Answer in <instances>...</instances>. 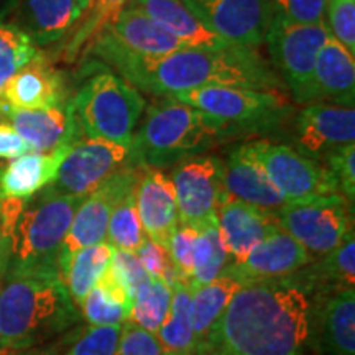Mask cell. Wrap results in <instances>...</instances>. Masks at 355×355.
Here are the masks:
<instances>
[{
    "label": "cell",
    "mask_w": 355,
    "mask_h": 355,
    "mask_svg": "<svg viewBox=\"0 0 355 355\" xmlns=\"http://www.w3.org/2000/svg\"><path fill=\"white\" fill-rule=\"evenodd\" d=\"M224 194L225 199L250 204L272 214L286 206L285 198L245 145L235 146L224 159Z\"/></svg>",
    "instance_id": "obj_22"
},
{
    "label": "cell",
    "mask_w": 355,
    "mask_h": 355,
    "mask_svg": "<svg viewBox=\"0 0 355 355\" xmlns=\"http://www.w3.org/2000/svg\"><path fill=\"white\" fill-rule=\"evenodd\" d=\"M329 33L319 50L314 64L313 104H331L354 107L355 60Z\"/></svg>",
    "instance_id": "obj_23"
},
{
    "label": "cell",
    "mask_w": 355,
    "mask_h": 355,
    "mask_svg": "<svg viewBox=\"0 0 355 355\" xmlns=\"http://www.w3.org/2000/svg\"><path fill=\"white\" fill-rule=\"evenodd\" d=\"M127 3L144 10L150 19L180 40L186 48H229L234 46L219 35L206 28L186 8L181 0H128Z\"/></svg>",
    "instance_id": "obj_28"
},
{
    "label": "cell",
    "mask_w": 355,
    "mask_h": 355,
    "mask_svg": "<svg viewBox=\"0 0 355 355\" xmlns=\"http://www.w3.org/2000/svg\"><path fill=\"white\" fill-rule=\"evenodd\" d=\"M0 99L10 110H38L64 104L69 97L63 74L38 53L8 79Z\"/></svg>",
    "instance_id": "obj_17"
},
{
    "label": "cell",
    "mask_w": 355,
    "mask_h": 355,
    "mask_svg": "<svg viewBox=\"0 0 355 355\" xmlns=\"http://www.w3.org/2000/svg\"><path fill=\"white\" fill-rule=\"evenodd\" d=\"M165 99L196 107L232 125L237 133H259L278 125L290 105L282 91L212 86L180 92Z\"/></svg>",
    "instance_id": "obj_7"
},
{
    "label": "cell",
    "mask_w": 355,
    "mask_h": 355,
    "mask_svg": "<svg viewBox=\"0 0 355 355\" xmlns=\"http://www.w3.org/2000/svg\"><path fill=\"white\" fill-rule=\"evenodd\" d=\"M314 260L306 248L285 230L277 229L259 243L237 266H229L243 286L257 282L282 279L304 268Z\"/></svg>",
    "instance_id": "obj_19"
},
{
    "label": "cell",
    "mask_w": 355,
    "mask_h": 355,
    "mask_svg": "<svg viewBox=\"0 0 355 355\" xmlns=\"http://www.w3.org/2000/svg\"><path fill=\"white\" fill-rule=\"evenodd\" d=\"M327 0H266L273 15L296 24H319L326 20Z\"/></svg>",
    "instance_id": "obj_43"
},
{
    "label": "cell",
    "mask_w": 355,
    "mask_h": 355,
    "mask_svg": "<svg viewBox=\"0 0 355 355\" xmlns=\"http://www.w3.org/2000/svg\"><path fill=\"white\" fill-rule=\"evenodd\" d=\"M112 254L114 247L109 242H101L78 250L63 266L60 272L61 278L78 308L105 273Z\"/></svg>",
    "instance_id": "obj_32"
},
{
    "label": "cell",
    "mask_w": 355,
    "mask_h": 355,
    "mask_svg": "<svg viewBox=\"0 0 355 355\" xmlns=\"http://www.w3.org/2000/svg\"><path fill=\"white\" fill-rule=\"evenodd\" d=\"M107 270L132 301L135 293L139 291V288L150 278L139 261V257H137L135 252L114 248L112 260H110Z\"/></svg>",
    "instance_id": "obj_41"
},
{
    "label": "cell",
    "mask_w": 355,
    "mask_h": 355,
    "mask_svg": "<svg viewBox=\"0 0 355 355\" xmlns=\"http://www.w3.org/2000/svg\"><path fill=\"white\" fill-rule=\"evenodd\" d=\"M114 355H165L157 336L127 321L122 324L117 349Z\"/></svg>",
    "instance_id": "obj_45"
},
{
    "label": "cell",
    "mask_w": 355,
    "mask_h": 355,
    "mask_svg": "<svg viewBox=\"0 0 355 355\" xmlns=\"http://www.w3.org/2000/svg\"><path fill=\"white\" fill-rule=\"evenodd\" d=\"M71 146L46 153L26 152L0 165V199H30L51 184Z\"/></svg>",
    "instance_id": "obj_24"
},
{
    "label": "cell",
    "mask_w": 355,
    "mask_h": 355,
    "mask_svg": "<svg viewBox=\"0 0 355 355\" xmlns=\"http://www.w3.org/2000/svg\"><path fill=\"white\" fill-rule=\"evenodd\" d=\"M326 15L329 33L355 55V0H327Z\"/></svg>",
    "instance_id": "obj_40"
},
{
    "label": "cell",
    "mask_w": 355,
    "mask_h": 355,
    "mask_svg": "<svg viewBox=\"0 0 355 355\" xmlns=\"http://www.w3.org/2000/svg\"><path fill=\"white\" fill-rule=\"evenodd\" d=\"M38 53V46L28 35L0 15V94L8 79Z\"/></svg>",
    "instance_id": "obj_36"
},
{
    "label": "cell",
    "mask_w": 355,
    "mask_h": 355,
    "mask_svg": "<svg viewBox=\"0 0 355 355\" xmlns=\"http://www.w3.org/2000/svg\"><path fill=\"white\" fill-rule=\"evenodd\" d=\"M191 293L188 283L176 282L173 285L170 313L155 334L165 355H194L196 339L191 316Z\"/></svg>",
    "instance_id": "obj_31"
},
{
    "label": "cell",
    "mask_w": 355,
    "mask_h": 355,
    "mask_svg": "<svg viewBox=\"0 0 355 355\" xmlns=\"http://www.w3.org/2000/svg\"><path fill=\"white\" fill-rule=\"evenodd\" d=\"M26 152H32L10 123H0V158L13 159Z\"/></svg>",
    "instance_id": "obj_46"
},
{
    "label": "cell",
    "mask_w": 355,
    "mask_h": 355,
    "mask_svg": "<svg viewBox=\"0 0 355 355\" xmlns=\"http://www.w3.org/2000/svg\"><path fill=\"white\" fill-rule=\"evenodd\" d=\"M180 225L199 229L216 216L225 199L224 159L214 155H199L173 166Z\"/></svg>",
    "instance_id": "obj_12"
},
{
    "label": "cell",
    "mask_w": 355,
    "mask_h": 355,
    "mask_svg": "<svg viewBox=\"0 0 355 355\" xmlns=\"http://www.w3.org/2000/svg\"><path fill=\"white\" fill-rule=\"evenodd\" d=\"M8 112H10V109H8V105L3 102L2 99H0V123H3L7 121L8 117Z\"/></svg>",
    "instance_id": "obj_48"
},
{
    "label": "cell",
    "mask_w": 355,
    "mask_h": 355,
    "mask_svg": "<svg viewBox=\"0 0 355 355\" xmlns=\"http://www.w3.org/2000/svg\"><path fill=\"white\" fill-rule=\"evenodd\" d=\"M198 234L196 227L178 225L168 242V255H170L173 270L178 279L188 285L194 272V250H196Z\"/></svg>",
    "instance_id": "obj_39"
},
{
    "label": "cell",
    "mask_w": 355,
    "mask_h": 355,
    "mask_svg": "<svg viewBox=\"0 0 355 355\" xmlns=\"http://www.w3.org/2000/svg\"><path fill=\"white\" fill-rule=\"evenodd\" d=\"M311 298L291 277L234 295L194 355H308Z\"/></svg>",
    "instance_id": "obj_2"
},
{
    "label": "cell",
    "mask_w": 355,
    "mask_h": 355,
    "mask_svg": "<svg viewBox=\"0 0 355 355\" xmlns=\"http://www.w3.org/2000/svg\"><path fill=\"white\" fill-rule=\"evenodd\" d=\"M196 250H194V272L189 282L191 290L214 282L230 266L229 254L217 224V217H211L198 229Z\"/></svg>",
    "instance_id": "obj_33"
},
{
    "label": "cell",
    "mask_w": 355,
    "mask_h": 355,
    "mask_svg": "<svg viewBox=\"0 0 355 355\" xmlns=\"http://www.w3.org/2000/svg\"><path fill=\"white\" fill-rule=\"evenodd\" d=\"M243 286L232 270L227 268L220 277L207 285L191 290V316L196 345L209 334L214 324L219 321L234 295Z\"/></svg>",
    "instance_id": "obj_29"
},
{
    "label": "cell",
    "mask_w": 355,
    "mask_h": 355,
    "mask_svg": "<svg viewBox=\"0 0 355 355\" xmlns=\"http://www.w3.org/2000/svg\"><path fill=\"white\" fill-rule=\"evenodd\" d=\"M79 309L89 326H122L130 319L132 300L105 270L97 285L79 304Z\"/></svg>",
    "instance_id": "obj_30"
},
{
    "label": "cell",
    "mask_w": 355,
    "mask_h": 355,
    "mask_svg": "<svg viewBox=\"0 0 355 355\" xmlns=\"http://www.w3.org/2000/svg\"><path fill=\"white\" fill-rule=\"evenodd\" d=\"M239 135L230 123L181 102L165 99L152 105L130 145L137 168L165 170Z\"/></svg>",
    "instance_id": "obj_5"
},
{
    "label": "cell",
    "mask_w": 355,
    "mask_h": 355,
    "mask_svg": "<svg viewBox=\"0 0 355 355\" xmlns=\"http://www.w3.org/2000/svg\"><path fill=\"white\" fill-rule=\"evenodd\" d=\"M121 332L122 326H89L73 332V343L61 355H114Z\"/></svg>",
    "instance_id": "obj_38"
},
{
    "label": "cell",
    "mask_w": 355,
    "mask_h": 355,
    "mask_svg": "<svg viewBox=\"0 0 355 355\" xmlns=\"http://www.w3.org/2000/svg\"><path fill=\"white\" fill-rule=\"evenodd\" d=\"M308 352L355 355V290L311 298Z\"/></svg>",
    "instance_id": "obj_16"
},
{
    "label": "cell",
    "mask_w": 355,
    "mask_h": 355,
    "mask_svg": "<svg viewBox=\"0 0 355 355\" xmlns=\"http://www.w3.org/2000/svg\"><path fill=\"white\" fill-rule=\"evenodd\" d=\"M128 165H132L130 146L83 137L71 146L50 186L69 196L86 198Z\"/></svg>",
    "instance_id": "obj_11"
},
{
    "label": "cell",
    "mask_w": 355,
    "mask_h": 355,
    "mask_svg": "<svg viewBox=\"0 0 355 355\" xmlns=\"http://www.w3.org/2000/svg\"><path fill=\"white\" fill-rule=\"evenodd\" d=\"M212 33L234 46L255 50L265 43L272 12L266 0H181Z\"/></svg>",
    "instance_id": "obj_13"
},
{
    "label": "cell",
    "mask_w": 355,
    "mask_h": 355,
    "mask_svg": "<svg viewBox=\"0 0 355 355\" xmlns=\"http://www.w3.org/2000/svg\"><path fill=\"white\" fill-rule=\"evenodd\" d=\"M83 199L50 184L30 199H0V279L60 273L61 243Z\"/></svg>",
    "instance_id": "obj_3"
},
{
    "label": "cell",
    "mask_w": 355,
    "mask_h": 355,
    "mask_svg": "<svg viewBox=\"0 0 355 355\" xmlns=\"http://www.w3.org/2000/svg\"><path fill=\"white\" fill-rule=\"evenodd\" d=\"M171 298L173 286L163 279L148 278L133 296L128 321L137 324L146 332L157 334L170 313Z\"/></svg>",
    "instance_id": "obj_35"
},
{
    "label": "cell",
    "mask_w": 355,
    "mask_h": 355,
    "mask_svg": "<svg viewBox=\"0 0 355 355\" xmlns=\"http://www.w3.org/2000/svg\"><path fill=\"white\" fill-rule=\"evenodd\" d=\"M7 121L32 152H51L58 146L74 145L84 137L74 115L73 97L55 107L10 110Z\"/></svg>",
    "instance_id": "obj_20"
},
{
    "label": "cell",
    "mask_w": 355,
    "mask_h": 355,
    "mask_svg": "<svg viewBox=\"0 0 355 355\" xmlns=\"http://www.w3.org/2000/svg\"><path fill=\"white\" fill-rule=\"evenodd\" d=\"M83 19L74 0H17L15 21L37 46L61 42Z\"/></svg>",
    "instance_id": "obj_25"
},
{
    "label": "cell",
    "mask_w": 355,
    "mask_h": 355,
    "mask_svg": "<svg viewBox=\"0 0 355 355\" xmlns=\"http://www.w3.org/2000/svg\"><path fill=\"white\" fill-rule=\"evenodd\" d=\"M81 321L60 273L0 279V349L21 350L56 343Z\"/></svg>",
    "instance_id": "obj_4"
},
{
    "label": "cell",
    "mask_w": 355,
    "mask_h": 355,
    "mask_svg": "<svg viewBox=\"0 0 355 355\" xmlns=\"http://www.w3.org/2000/svg\"><path fill=\"white\" fill-rule=\"evenodd\" d=\"M140 171L141 168L133 165L122 168L121 171L110 176L104 184H101L99 188L83 199V202L74 212L64 241L61 243L60 257H58L60 272L68 263L71 255L76 254L78 250L105 242L110 211L123 191L137 183Z\"/></svg>",
    "instance_id": "obj_14"
},
{
    "label": "cell",
    "mask_w": 355,
    "mask_h": 355,
    "mask_svg": "<svg viewBox=\"0 0 355 355\" xmlns=\"http://www.w3.org/2000/svg\"><path fill=\"white\" fill-rule=\"evenodd\" d=\"M104 32H107L123 50L139 56H165L186 48L141 8L130 3H127L114 24Z\"/></svg>",
    "instance_id": "obj_27"
},
{
    "label": "cell",
    "mask_w": 355,
    "mask_h": 355,
    "mask_svg": "<svg viewBox=\"0 0 355 355\" xmlns=\"http://www.w3.org/2000/svg\"><path fill=\"white\" fill-rule=\"evenodd\" d=\"M74 2H76L78 8H79V10H81V13L84 15V13H87L89 8H91L92 0H74Z\"/></svg>",
    "instance_id": "obj_49"
},
{
    "label": "cell",
    "mask_w": 355,
    "mask_h": 355,
    "mask_svg": "<svg viewBox=\"0 0 355 355\" xmlns=\"http://www.w3.org/2000/svg\"><path fill=\"white\" fill-rule=\"evenodd\" d=\"M355 140V109L336 104H308L296 114L293 146L322 163L327 155Z\"/></svg>",
    "instance_id": "obj_15"
},
{
    "label": "cell",
    "mask_w": 355,
    "mask_h": 355,
    "mask_svg": "<svg viewBox=\"0 0 355 355\" xmlns=\"http://www.w3.org/2000/svg\"><path fill=\"white\" fill-rule=\"evenodd\" d=\"M0 355H60V344H48L42 347L21 349V350H10L2 349Z\"/></svg>",
    "instance_id": "obj_47"
},
{
    "label": "cell",
    "mask_w": 355,
    "mask_h": 355,
    "mask_svg": "<svg viewBox=\"0 0 355 355\" xmlns=\"http://www.w3.org/2000/svg\"><path fill=\"white\" fill-rule=\"evenodd\" d=\"M216 217L230 266L241 265L259 243L278 229L272 212L235 199H224Z\"/></svg>",
    "instance_id": "obj_21"
},
{
    "label": "cell",
    "mask_w": 355,
    "mask_h": 355,
    "mask_svg": "<svg viewBox=\"0 0 355 355\" xmlns=\"http://www.w3.org/2000/svg\"><path fill=\"white\" fill-rule=\"evenodd\" d=\"M243 145L260 163L286 204L340 194L336 180L322 163L304 157L290 145L268 140H255Z\"/></svg>",
    "instance_id": "obj_10"
},
{
    "label": "cell",
    "mask_w": 355,
    "mask_h": 355,
    "mask_svg": "<svg viewBox=\"0 0 355 355\" xmlns=\"http://www.w3.org/2000/svg\"><path fill=\"white\" fill-rule=\"evenodd\" d=\"M73 107L79 128L89 139L130 146L145 110V99L125 79L101 71L83 84L73 97Z\"/></svg>",
    "instance_id": "obj_6"
},
{
    "label": "cell",
    "mask_w": 355,
    "mask_h": 355,
    "mask_svg": "<svg viewBox=\"0 0 355 355\" xmlns=\"http://www.w3.org/2000/svg\"><path fill=\"white\" fill-rule=\"evenodd\" d=\"M329 37L326 20L296 24L273 15L265 42L275 71L300 104H313V78L316 56Z\"/></svg>",
    "instance_id": "obj_8"
},
{
    "label": "cell",
    "mask_w": 355,
    "mask_h": 355,
    "mask_svg": "<svg viewBox=\"0 0 355 355\" xmlns=\"http://www.w3.org/2000/svg\"><path fill=\"white\" fill-rule=\"evenodd\" d=\"M273 217L278 227L300 242L314 259L329 254L354 232V204L343 194L286 204Z\"/></svg>",
    "instance_id": "obj_9"
},
{
    "label": "cell",
    "mask_w": 355,
    "mask_h": 355,
    "mask_svg": "<svg viewBox=\"0 0 355 355\" xmlns=\"http://www.w3.org/2000/svg\"><path fill=\"white\" fill-rule=\"evenodd\" d=\"M135 206L146 237L168 250V242L180 225L171 178L162 170L141 168L135 186Z\"/></svg>",
    "instance_id": "obj_18"
},
{
    "label": "cell",
    "mask_w": 355,
    "mask_h": 355,
    "mask_svg": "<svg viewBox=\"0 0 355 355\" xmlns=\"http://www.w3.org/2000/svg\"><path fill=\"white\" fill-rule=\"evenodd\" d=\"M322 165L336 180L339 193L350 204L355 201V145H344L327 155Z\"/></svg>",
    "instance_id": "obj_42"
},
{
    "label": "cell",
    "mask_w": 355,
    "mask_h": 355,
    "mask_svg": "<svg viewBox=\"0 0 355 355\" xmlns=\"http://www.w3.org/2000/svg\"><path fill=\"white\" fill-rule=\"evenodd\" d=\"M135 254L139 257V261L150 278L163 279V282H166L170 286L175 285L176 282H180L171 266L168 250L162 245H158L157 242L145 237V241L141 242V245Z\"/></svg>",
    "instance_id": "obj_44"
},
{
    "label": "cell",
    "mask_w": 355,
    "mask_h": 355,
    "mask_svg": "<svg viewBox=\"0 0 355 355\" xmlns=\"http://www.w3.org/2000/svg\"><path fill=\"white\" fill-rule=\"evenodd\" d=\"M309 298L355 290V239L354 232L329 254L318 257L304 268L290 275Z\"/></svg>",
    "instance_id": "obj_26"
},
{
    "label": "cell",
    "mask_w": 355,
    "mask_h": 355,
    "mask_svg": "<svg viewBox=\"0 0 355 355\" xmlns=\"http://www.w3.org/2000/svg\"><path fill=\"white\" fill-rule=\"evenodd\" d=\"M0 350H2V349H0Z\"/></svg>",
    "instance_id": "obj_50"
},
{
    "label": "cell",
    "mask_w": 355,
    "mask_h": 355,
    "mask_svg": "<svg viewBox=\"0 0 355 355\" xmlns=\"http://www.w3.org/2000/svg\"><path fill=\"white\" fill-rule=\"evenodd\" d=\"M94 50L133 87L162 97L212 86L259 91L285 87L277 71L250 48H183L165 56H139L102 32Z\"/></svg>",
    "instance_id": "obj_1"
},
{
    "label": "cell",
    "mask_w": 355,
    "mask_h": 355,
    "mask_svg": "<svg viewBox=\"0 0 355 355\" xmlns=\"http://www.w3.org/2000/svg\"><path fill=\"white\" fill-rule=\"evenodd\" d=\"M127 2L128 0H92L86 21L73 35V40L68 44L66 53L69 60H73L87 42L96 40L104 30H107L117 19L119 13L125 8Z\"/></svg>",
    "instance_id": "obj_37"
},
{
    "label": "cell",
    "mask_w": 355,
    "mask_h": 355,
    "mask_svg": "<svg viewBox=\"0 0 355 355\" xmlns=\"http://www.w3.org/2000/svg\"><path fill=\"white\" fill-rule=\"evenodd\" d=\"M135 186L137 183L128 186L110 211L105 242L117 250L137 252L146 237L135 206Z\"/></svg>",
    "instance_id": "obj_34"
}]
</instances>
